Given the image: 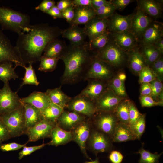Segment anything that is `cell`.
<instances>
[{"label":"cell","mask_w":163,"mask_h":163,"mask_svg":"<svg viewBox=\"0 0 163 163\" xmlns=\"http://www.w3.org/2000/svg\"><path fill=\"white\" fill-rule=\"evenodd\" d=\"M26 144H21L15 142H12L1 145L0 149L4 151H9L17 150L23 148L25 146Z\"/></svg>","instance_id":"816d5d0a"},{"label":"cell","mask_w":163,"mask_h":163,"mask_svg":"<svg viewBox=\"0 0 163 163\" xmlns=\"http://www.w3.org/2000/svg\"><path fill=\"white\" fill-rule=\"evenodd\" d=\"M139 100L142 107H143L163 106V101H156L149 95L140 96Z\"/></svg>","instance_id":"7dc6e473"},{"label":"cell","mask_w":163,"mask_h":163,"mask_svg":"<svg viewBox=\"0 0 163 163\" xmlns=\"http://www.w3.org/2000/svg\"><path fill=\"white\" fill-rule=\"evenodd\" d=\"M29 64V65L28 67L25 66L24 67L25 70L24 75L22 78V82L17 91L25 85H30L38 86L39 84L35 70L33 67V63H30Z\"/></svg>","instance_id":"8d00e7d4"},{"label":"cell","mask_w":163,"mask_h":163,"mask_svg":"<svg viewBox=\"0 0 163 163\" xmlns=\"http://www.w3.org/2000/svg\"><path fill=\"white\" fill-rule=\"evenodd\" d=\"M62 32L57 27L41 23L31 25L27 31L18 35L15 46L24 63L40 61L47 45Z\"/></svg>","instance_id":"6da1fadb"},{"label":"cell","mask_w":163,"mask_h":163,"mask_svg":"<svg viewBox=\"0 0 163 163\" xmlns=\"http://www.w3.org/2000/svg\"><path fill=\"white\" fill-rule=\"evenodd\" d=\"M72 2L75 6H90L93 7L91 0H72Z\"/></svg>","instance_id":"91938a15"},{"label":"cell","mask_w":163,"mask_h":163,"mask_svg":"<svg viewBox=\"0 0 163 163\" xmlns=\"http://www.w3.org/2000/svg\"><path fill=\"white\" fill-rule=\"evenodd\" d=\"M73 4L72 0H61L57 2L56 6L61 12Z\"/></svg>","instance_id":"6f0895ef"},{"label":"cell","mask_w":163,"mask_h":163,"mask_svg":"<svg viewBox=\"0 0 163 163\" xmlns=\"http://www.w3.org/2000/svg\"><path fill=\"white\" fill-rule=\"evenodd\" d=\"M139 82L140 84L149 83L157 78L152 69L149 66H145L138 74Z\"/></svg>","instance_id":"ee69618b"},{"label":"cell","mask_w":163,"mask_h":163,"mask_svg":"<svg viewBox=\"0 0 163 163\" xmlns=\"http://www.w3.org/2000/svg\"><path fill=\"white\" fill-rule=\"evenodd\" d=\"M46 145V144L43 143L38 146L30 147H27L25 146L19 153V159H21L24 156L30 154L35 151L43 148Z\"/></svg>","instance_id":"681fc988"},{"label":"cell","mask_w":163,"mask_h":163,"mask_svg":"<svg viewBox=\"0 0 163 163\" xmlns=\"http://www.w3.org/2000/svg\"><path fill=\"white\" fill-rule=\"evenodd\" d=\"M140 88V96L150 95L151 89L149 83H144L141 84Z\"/></svg>","instance_id":"11a10c76"},{"label":"cell","mask_w":163,"mask_h":163,"mask_svg":"<svg viewBox=\"0 0 163 163\" xmlns=\"http://www.w3.org/2000/svg\"><path fill=\"white\" fill-rule=\"evenodd\" d=\"M50 136L52 139L49 145L57 146L65 144L72 140L71 131H67L56 125L52 129Z\"/></svg>","instance_id":"83f0119b"},{"label":"cell","mask_w":163,"mask_h":163,"mask_svg":"<svg viewBox=\"0 0 163 163\" xmlns=\"http://www.w3.org/2000/svg\"><path fill=\"white\" fill-rule=\"evenodd\" d=\"M83 163H100L99 161L98 158H96L94 161H86Z\"/></svg>","instance_id":"e7e4bbea"},{"label":"cell","mask_w":163,"mask_h":163,"mask_svg":"<svg viewBox=\"0 0 163 163\" xmlns=\"http://www.w3.org/2000/svg\"><path fill=\"white\" fill-rule=\"evenodd\" d=\"M117 76L120 80L123 82H124L126 78V74L123 72H120Z\"/></svg>","instance_id":"be15d7a7"},{"label":"cell","mask_w":163,"mask_h":163,"mask_svg":"<svg viewBox=\"0 0 163 163\" xmlns=\"http://www.w3.org/2000/svg\"><path fill=\"white\" fill-rule=\"evenodd\" d=\"M64 109L51 103L42 112L43 119L56 123Z\"/></svg>","instance_id":"d590c367"},{"label":"cell","mask_w":163,"mask_h":163,"mask_svg":"<svg viewBox=\"0 0 163 163\" xmlns=\"http://www.w3.org/2000/svg\"><path fill=\"white\" fill-rule=\"evenodd\" d=\"M10 136L8 131L3 123L0 120V140H4Z\"/></svg>","instance_id":"680465c9"},{"label":"cell","mask_w":163,"mask_h":163,"mask_svg":"<svg viewBox=\"0 0 163 163\" xmlns=\"http://www.w3.org/2000/svg\"><path fill=\"white\" fill-rule=\"evenodd\" d=\"M24 109L25 124L26 130L30 128L43 118L40 111L31 105L23 104Z\"/></svg>","instance_id":"f1b7e54d"},{"label":"cell","mask_w":163,"mask_h":163,"mask_svg":"<svg viewBox=\"0 0 163 163\" xmlns=\"http://www.w3.org/2000/svg\"><path fill=\"white\" fill-rule=\"evenodd\" d=\"M90 126L86 120L82 122L72 129V140L79 146L81 151L87 158L92 160L86 152V143L90 134Z\"/></svg>","instance_id":"5bb4252c"},{"label":"cell","mask_w":163,"mask_h":163,"mask_svg":"<svg viewBox=\"0 0 163 163\" xmlns=\"http://www.w3.org/2000/svg\"><path fill=\"white\" fill-rule=\"evenodd\" d=\"M139 51L143 57L147 66L150 67L162 55L153 45H145L139 46Z\"/></svg>","instance_id":"1f68e13d"},{"label":"cell","mask_w":163,"mask_h":163,"mask_svg":"<svg viewBox=\"0 0 163 163\" xmlns=\"http://www.w3.org/2000/svg\"><path fill=\"white\" fill-rule=\"evenodd\" d=\"M109 158L112 163H121L123 156L121 152L117 151H113L110 154Z\"/></svg>","instance_id":"db71d44e"},{"label":"cell","mask_w":163,"mask_h":163,"mask_svg":"<svg viewBox=\"0 0 163 163\" xmlns=\"http://www.w3.org/2000/svg\"><path fill=\"white\" fill-rule=\"evenodd\" d=\"M113 142H122L137 139L129 125L118 122L112 137Z\"/></svg>","instance_id":"4316f807"},{"label":"cell","mask_w":163,"mask_h":163,"mask_svg":"<svg viewBox=\"0 0 163 163\" xmlns=\"http://www.w3.org/2000/svg\"><path fill=\"white\" fill-rule=\"evenodd\" d=\"M16 67H13L12 63L10 62L0 64V80L5 83L10 80L18 78L19 76L15 70Z\"/></svg>","instance_id":"e575fe53"},{"label":"cell","mask_w":163,"mask_h":163,"mask_svg":"<svg viewBox=\"0 0 163 163\" xmlns=\"http://www.w3.org/2000/svg\"><path fill=\"white\" fill-rule=\"evenodd\" d=\"M133 13L129 31L139 42L147 28L153 20L137 6Z\"/></svg>","instance_id":"4fadbf2b"},{"label":"cell","mask_w":163,"mask_h":163,"mask_svg":"<svg viewBox=\"0 0 163 163\" xmlns=\"http://www.w3.org/2000/svg\"><path fill=\"white\" fill-rule=\"evenodd\" d=\"M133 13L125 16L115 13L108 18V31L112 34L129 31Z\"/></svg>","instance_id":"2e32d148"},{"label":"cell","mask_w":163,"mask_h":163,"mask_svg":"<svg viewBox=\"0 0 163 163\" xmlns=\"http://www.w3.org/2000/svg\"><path fill=\"white\" fill-rule=\"evenodd\" d=\"M108 18H102L95 16L85 24L83 29L89 40L108 31Z\"/></svg>","instance_id":"e0dca14e"},{"label":"cell","mask_w":163,"mask_h":163,"mask_svg":"<svg viewBox=\"0 0 163 163\" xmlns=\"http://www.w3.org/2000/svg\"><path fill=\"white\" fill-rule=\"evenodd\" d=\"M124 82L120 80L116 76L109 81L107 87L112 90L117 96L126 98L127 95Z\"/></svg>","instance_id":"74e56055"},{"label":"cell","mask_w":163,"mask_h":163,"mask_svg":"<svg viewBox=\"0 0 163 163\" xmlns=\"http://www.w3.org/2000/svg\"><path fill=\"white\" fill-rule=\"evenodd\" d=\"M55 125V123L43 119L34 126L26 130L29 141H36L50 136L51 131Z\"/></svg>","instance_id":"9a60e30c"},{"label":"cell","mask_w":163,"mask_h":163,"mask_svg":"<svg viewBox=\"0 0 163 163\" xmlns=\"http://www.w3.org/2000/svg\"><path fill=\"white\" fill-rule=\"evenodd\" d=\"M112 40L120 49L128 52L138 46V41L130 32L112 34Z\"/></svg>","instance_id":"ffe728a7"},{"label":"cell","mask_w":163,"mask_h":163,"mask_svg":"<svg viewBox=\"0 0 163 163\" xmlns=\"http://www.w3.org/2000/svg\"><path fill=\"white\" fill-rule=\"evenodd\" d=\"M96 16L94 9L90 6H75L72 25L85 24Z\"/></svg>","instance_id":"d4e9b609"},{"label":"cell","mask_w":163,"mask_h":163,"mask_svg":"<svg viewBox=\"0 0 163 163\" xmlns=\"http://www.w3.org/2000/svg\"><path fill=\"white\" fill-rule=\"evenodd\" d=\"M75 7V6L73 4L62 12L63 18H65L68 22L70 23L74 17Z\"/></svg>","instance_id":"f907efd6"},{"label":"cell","mask_w":163,"mask_h":163,"mask_svg":"<svg viewBox=\"0 0 163 163\" xmlns=\"http://www.w3.org/2000/svg\"><path fill=\"white\" fill-rule=\"evenodd\" d=\"M21 98L11 89L9 82L0 89V116L9 113L23 105Z\"/></svg>","instance_id":"ba28073f"},{"label":"cell","mask_w":163,"mask_h":163,"mask_svg":"<svg viewBox=\"0 0 163 163\" xmlns=\"http://www.w3.org/2000/svg\"><path fill=\"white\" fill-rule=\"evenodd\" d=\"M96 16L104 18H108L115 13L116 9L112 4L111 0L110 3L94 9Z\"/></svg>","instance_id":"7bdbcfd3"},{"label":"cell","mask_w":163,"mask_h":163,"mask_svg":"<svg viewBox=\"0 0 163 163\" xmlns=\"http://www.w3.org/2000/svg\"><path fill=\"white\" fill-rule=\"evenodd\" d=\"M151 89L150 96L155 101H163V84L156 78L149 83Z\"/></svg>","instance_id":"60d3db41"},{"label":"cell","mask_w":163,"mask_h":163,"mask_svg":"<svg viewBox=\"0 0 163 163\" xmlns=\"http://www.w3.org/2000/svg\"><path fill=\"white\" fill-rule=\"evenodd\" d=\"M1 140H0V142H1Z\"/></svg>","instance_id":"03108f58"},{"label":"cell","mask_w":163,"mask_h":163,"mask_svg":"<svg viewBox=\"0 0 163 163\" xmlns=\"http://www.w3.org/2000/svg\"><path fill=\"white\" fill-rule=\"evenodd\" d=\"M62 37L68 39L71 45L79 46L84 44L86 36L83 28H80L77 25H72L64 30H62Z\"/></svg>","instance_id":"484cf974"},{"label":"cell","mask_w":163,"mask_h":163,"mask_svg":"<svg viewBox=\"0 0 163 163\" xmlns=\"http://www.w3.org/2000/svg\"><path fill=\"white\" fill-rule=\"evenodd\" d=\"M86 87L79 94L85 96L94 102L107 88L104 81L95 79L88 80Z\"/></svg>","instance_id":"44dd1931"},{"label":"cell","mask_w":163,"mask_h":163,"mask_svg":"<svg viewBox=\"0 0 163 163\" xmlns=\"http://www.w3.org/2000/svg\"><path fill=\"white\" fill-rule=\"evenodd\" d=\"M66 108L89 118L96 112L94 102L88 98L79 94L71 98Z\"/></svg>","instance_id":"30bf717a"},{"label":"cell","mask_w":163,"mask_h":163,"mask_svg":"<svg viewBox=\"0 0 163 163\" xmlns=\"http://www.w3.org/2000/svg\"><path fill=\"white\" fill-rule=\"evenodd\" d=\"M14 63L16 67L26 66L20 52L15 46H13L10 40L0 30V64L6 62Z\"/></svg>","instance_id":"52a82bcc"},{"label":"cell","mask_w":163,"mask_h":163,"mask_svg":"<svg viewBox=\"0 0 163 163\" xmlns=\"http://www.w3.org/2000/svg\"><path fill=\"white\" fill-rule=\"evenodd\" d=\"M93 117L97 130L112 139L115 128L119 122L114 112L97 111Z\"/></svg>","instance_id":"9c48e42d"},{"label":"cell","mask_w":163,"mask_h":163,"mask_svg":"<svg viewBox=\"0 0 163 163\" xmlns=\"http://www.w3.org/2000/svg\"><path fill=\"white\" fill-rule=\"evenodd\" d=\"M134 1L133 0H111L112 4L114 6L116 10L120 11H123L129 4Z\"/></svg>","instance_id":"f5cc1de1"},{"label":"cell","mask_w":163,"mask_h":163,"mask_svg":"<svg viewBox=\"0 0 163 163\" xmlns=\"http://www.w3.org/2000/svg\"><path fill=\"white\" fill-rule=\"evenodd\" d=\"M0 120L6 127L10 136L20 135L26 129L23 105L9 113L0 116Z\"/></svg>","instance_id":"5b68a950"},{"label":"cell","mask_w":163,"mask_h":163,"mask_svg":"<svg viewBox=\"0 0 163 163\" xmlns=\"http://www.w3.org/2000/svg\"><path fill=\"white\" fill-rule=\"evenodd\" d=\"M28 15L8 7L0 6V25L2 30L20 34L27 31L31 24Z\"/></svg>","instance_id":"3957f363"},{"label":"cell","mask_w":163,"mask_h":163,"mask_svg":"<svg viewBox=\"0 0 163 163\" xmlns=\"http://www.w3.org/2000/svg\"><path fill=\"white\" fill-rule=\"evenodd\" d=\"M46 14L49 15L54 19L63 18L62 15V12L56 5H54Z\"/></svg>","instance_id":"9f6ffc18"},{"label":"cell","mask_w":163,"mask_h":163,"mask_svg":"<svg viewBox=\"0 0 163 163\" xmlns=\"http://www.w3.org/2000/svg\"><path fill=\"white\" fill-rule=\"evenodd\" d=\"M129 100L125 98L118 104L114 112L118 122L129 125Z\"/></svg>","instance_id":"836d02e7"},{"label":"cell","mask_w":163,"mask_h":163,"mask_svg":"<svg viewBox=\"0 0 163 163\" xmlns=\"http://www.w3.org/2000/svg\"><path fill=\"white\" fill-rule=\"evenodd\" d=\"M137 139H140L144 133L145 128V115L142 114L139 119L133 124L129 125Z\"/></svg>","instance_id":"b9f144b4"},{"label":"cell","mask_w":163,"mask_h":163,"mask_svg":"<svg viewBox=\"0 0 163 163\" xmlns=\"http://www.w3.org/2000/svg\"><path fill=\"white\" fill-rule=\"evenodd\" d=\"M88 140L89 149L96 154L108 152L112 147V139L97 130H93L90 133Z\"/></svg>","instance_id":"7c38bea8"},{"label":"cell","mask_w":163,"mask_h":163,"mask_svg":"<svg viewBox=\"0 0 163 163\" xmlns=\"http://www.w3.org/2000/svg\"><path fill=\"white\" fill-rule=\"evenodd\" d=\"M66 47L64 42L57 38H56L48 44L42 56L46 57L60 59Z\"/></svg>","instance_id":"f546056e"},{"label":"cell","mask_w":163,"mask_h":163,"mask_svg":"<svg viewBox=\"0 0 163 163\" xmlns=\"http://www.w3.org/2000/svg\"><path fill=\"white\" fill-rule=\"evenodd\" d=\"M127 62L130 70L135 74H139L146 65L144 59L139 51L138 46L127 52Z\"/></svg>","instance_id":"cb8c5ba5"},{"label":"cell","mask_w":163,"mask_h":163,"mask_svg":"<svg viewBox=\"0 0 163 163\" xmlns=\"http://www.w3.org/2000/svg\"><path fill=\"white\" fill-rule=\"evenodd\" d=\"M113 68L94 56L88 65L84 79H95L103 81L110 79L113 74Z\"/></svg>","instance_id":"8992f818"},{"label":"cell","mask_w":163,"mask_h":163,"mask_svg":"<svg viewBox=\"0 0 163 163\" xmlns=\"http://www.w3.org/2000/svg\"><path fill=\"white\" fill-rule=\"evenodd\" d=\"M59 59L58 58L47 57L42 56L38 70L45 72H51L55 69Z\"/></svg>","instance_id":"ab89813d"},{"label":"cell","mask_w":163,"mask_h":163,"mask_svg":"<svg viewBox=\"0 0 163 163\" xmlns=\"http://www.w3.org/2000/svg\"><path fill=\"white\" fill-rule=\"evenodd\" d=\"M112 33L107 31L89 40L88 45L89 50L96 54L103 49L110 41Z\"/></svg>","instance_id":"d6a6232c"},{"label":"cell","mask_w":163,"mask_h":163,"mask_svg":"<svg viewBox=\"0 0 163 163\" xmlns=\"http://www.w3.org/2000/svg\"><path fill=\"white\" fill-rule=\"evenodd\" d=\"M55 2L52 0H43L35 8L36 10H40L46 13L50 10L54 5Z\"/></svg>","instance_id":"c3c4849f"},{"label":"cell","mask_w":163,"mask_h":163,"mask_svg":"<svg viewBox=\"0 0 163 163\" xmlns=\"http://www.w3.org/2000/svg\"><path fill=\"white\" fill-rule=\"evenodd\" d=\"M22 104L28 103L39 110L41 113L52 103L46 93L34 91L20 99Z\"/></svg>","instance_id":"7402d4cb"},{"label":"cell","mask_w":163,"mask_h":163,"mask_svg":"<svg viewBox=\"0 0 163 163\" xmlns=\"http://www.w3.org/2000/svg\"><path fill=\"white\" fill-rule=\"evenodd\" d=\"M137 2V7L152 18L156 19L161 16L162 0H139Z\"/></svg>","instance_id":"603a6c76"},{"label":"cell","mask_w":163,"mask_h":163,"mask_svg":"<svg viewBox=\"0 0 163 163\" xmlns=\"http://www.w3.org/2000/svg\"><path fill=\"white\" fill-rule=\"evenodd\" d=\"M110 0L108 1L106 0H91V4L93 8L95 9L110 3Z\"/></svg>","instance_id":"94428289"},{"label":"cell","mask_w":163,"mask_h":163,"mask_svg":"<svg viewBox=\"0 0 163 163\" xmlns=\"http://www.w3.org/2000/svg\"><path fill=\"white\" fill-rule=\"evenodd\" d=\"M158 79L162 81L163 76V59L161 56L149 67Z\"/></svg>","instance_id":"f6af8a7d"},{"label":"cell","mask_w":163,"mask_h":163,"mask_svg":"<svg viewBox=\"0 0 163 163\" xmlns=\"http://www.w3.org/2000/svg\"><path fill=\"white\" fill-rule=\"evenodd\" d=\"M142 114L139 112L135 104L130 100L129 104V125L137 121Z\"/></svg>","instance_id":"bcb514c9"},{"label":"cell","mask_w":163,"mask_h":163,"mask_svg":"<svg viewBox=\"0 0 163 163\" xmlns=\"http://www.w3.org/2000/svg\"><path fill=\"white\" fill-rule=\"evenodd\" d=\"M163 24L158 21H153L149 24L140 41V45H153L163 38Z\"/></svg>","instance_id":"ac0fdd59"},{"label":"cell","mask_w":163,"mask_h":163,"mask_svg":"<svg viewBox=\"0 0 163 163\" xmlns=\"http://www.w3.org/2000/svg\"><path fill=\"white\" fill-rule=\"evenodd\" d=\"M125 98L117 96L107 87L94 102L96 111L114 112L120 102Z\"/></svg>","instance_id":"8fae6325"},{"label":"cell","mask_w":163,"mask_h":163,"mask_svg":"<svg viewBox=\"0 0 163 163\" xmlns=\"http://www.w3.org/2000/svg\"><path fill=\"white\" fill-rule=\"evenodd\" d=\"M140 155L139 163H158L159 159L162 154L153 153L145 149L142 147L137 152Z\"/></svg>","instance_id":"f35d334b"},{"label":"cell","mask_w":163,"mask_h":163,"mask_svg":"<svg viewBox=\"0 0 163 163\" xmlns=\"http://www.w3.org/2000/svg\"><path fill=\"white\" fill-rule=\"evenodd\" d=\"M162 55L163 53V39L162 38L153 44Z\"/></svg>","instance_id":"6125c7cd"},{"label":"cell","mask_w":163,"mask_h":163,"mask_svg":"<svg viewBox=\"0 0 163 163\" xmlns=\"http://www.w3.org/2000/svg\"><path fill=\"white\" fill-rule=\"evenodd\" d=\"M90 51L88 45L85 43L66 47L60 58L65 67L61 78L62 84L72 83L79 80L86 64L92 57H90Z\"/></svg>","instance_id":"7a4b0ae2"},{"label":"cell","mask_w":163,"mask_h":163,"mask_svg":"<svg viewBox=\"0 0 163 163\" xmlns=\"http://www.w3.org/2000/svg\"><path fill=\"white\" fill-rule=\"evenodd\" d=\"M51 102L64 109L71 97H69L61 89V87L47 89L45 92Z\"/></svg>","instance_id":"4dcf8cb0"},{"label":"cell","mask_w":163,"mask_h":163,"mask_svg":"<svg viewBox=\"0 0 163 163\" xmlns=\"http://www.w3.org/2000/svg\"><path fill=\"white\" fill-rule=\"evenodd\" d=\"M87 117L74 111H63L57 122L63 129L72 130L78 124L86 120Z\"/></svg>","instance_id":"d6986e66"},{"label":"cell","mask_w":163,"mask_h":163,"mask_svg":"<svg viewBox=\"0 0 163 163\" xmlns=\"http://www.w3.org/2000/svg\"><path fill=\"white\" fill-rule=\"evenodd\" d=\"M94 56L113 68H119L127 62V52L120 49L111 39L103 49L95 54Z\"/></svg>","instance_id":"277c9868"}]
</instances>
